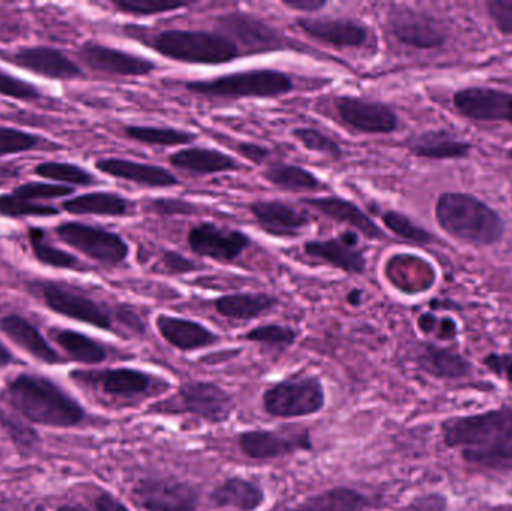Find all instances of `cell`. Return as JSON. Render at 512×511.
Segmentation results:
<instances>
[{
    "label": "cell",
    "instance_id": "cell-1",
    "mask_svg": "<svg viewBox=\"0 0 512 511\" xmlns=\"http://www.w3.org/2000/svg\"><path fill=\"white\" fill-rule=\"evenodd\" d=\"M444 443L459 449L469 464L493 471L512 470V408L454 417L442 425Z\"/></svg>",
    "mask_w": 512,
    "mask_h": 511
},
{
    "label": "cell",
    "instance_id": "cell-2",
    "mask_svg": "<svg viewBox=\"0 0 512 511\" xmlns=\"http://www.w3.org/2000/svg\"><path fill=\"white\" fill-rule=\"evenodd\" d=\"M5 398L24 419L50 428H74L86 411L62 387L38 374H18L6 383Z\"/></svg>",
    "mask_w": 512,
    "mask_h": 511
},
{
    "label": "cell",
    "instance_id": "cell-3",
    "mask_svg": "<svg viewBox=\"0 0 512 511\" xmlns=\"http://www.w3.org/2000/svg\"><path fill=\"white\" fill-rule=\"evenodd\" d=\"M439 227L454 239L474 246L501 242L505 224L495 209L466 192H444L435 204Z\"/></svg>",
    "mask_w": 512,
    "mask_h": 511
},
{
    "label": "cell",
    "instance_id": "cell-4",
    "mask_svg": "<svg viewBox=\"0 0 512 511\" xmlns=\"http://www.w3.org/2000/svg\"><path fill=\"white\" fill-rule=\"evenodd\" d=\"M144 42L161 56L189 65H225L242 54L239 45L218 30L168 29Z\"/></svg>",
    "mask_w": 512,
    "mask_h": 511
},
{
    "label": "cell",
    "instance_id": "cell-5",
    "mask_svg": "<svg viewBox=\"0 0 512 511\" xmlns=\"http://www.w3.org/2000/svg\"><path fill=\"white\" fill-rule=\"evenodd\" d=\"M185 89L195 95L219 99L277 98L294 90L285 72L271 68L248 69L209 80L186 81Z\"/></svg>",
    "mask_w": 512,
    "mask_h": 511
},
{
    "label": "cell",
    "instance_id": "cell-6",
    "mask_svg": "<svg viewBox=\"0 0 512 511\" xmlns=\"http://www.w3.org/2000/svg\"><path fill=\"white\" fill-rule=\"evenodd\" d=\"M265 413L280 419H295L319 413L325 407V390L318 377L288 378L262 395Z\"/></svg>",
    "mask_w": 512,
    "mask_h": 511
},
{
    "label": "cell",
    "instance_id": "cell-7",
    "mask_svg": "<svg viewBox=\"0 0 512 511\" xmlns=\"http://www.w3.org/2000/svg\"><path fill=\"white\" fill-rule=\"evenodd\" d=\"M218 32L233 39L246 53L259 54L285 50L286 38L270 23L248 12L233 11L218 17Z\"/></svg>",
    "mask_w": 512,
    "mask_h": 511
},
{
    "label": "cell",
    "instance_id": "cell-8",
    "mask_svg": "<svg viewBox=\"0 0 512 511\" xmlns=\"http://www.w3.org/2000/svg\"><path fill=\"white\" fill-rule=\"evenodd\" d=\"M388 29L400 44L417 50L442 47L448 39L447 30L438 18L408 6L391 9Z\"/></svg>",
    "mask_w": 512,
    "mask_h": 511
},
{
    "label": "cell",
    "instance_id": "cell-9",
    "mask_svg": "<svg viewBox=\"0 0 512 511\" xmlns=\"http://www.w3.org/2000/svg\"><path fill=\"white\" fill-rule=\"evenodd\" d=\"M57 234L87 257L104 264H120L129 257V245L119 236L104 228L81 222H66L57 228Z\"/></svg>",
    "mask_w": 512,
    "mask_h": 511
},
{
    "label": "cell",
    "instance_id": "cell-10",
    "mask_svg": "<svg viewBox=\"0 0 512 511\" xmlns=\"http://www.w3.org/2000/svg\"><path fill=\"white\" fill-rule=\"evenodd\" d=\"M334 108L345 125L364 134H393L399 128L396 111L384 102L342 95L334 99Z\"/></svg>",
    "mask_w": 512,
    "mask_h": 511
},
{
    "label": "cell",
    "instance_id": "cell-11",
    "mask_svg": "<svg viewBox=\"0 0 512 511\" xmlns=\"http://www.w3.org/2000/svg\"><path fill=\"white\" fill-rule=\"evenodd\" d=\"M252 240L243 231L219 227L212 222H203L189 230L188 245L200 257L219 263H233L242 257Z\"/></svg>",
    "mask_w": 512,
    "mask_h": 511
},
{
    "label": "cell",
    "instance_id": "cell-12",
    "mask_svg": "<svg viewBox=\"0 0 512 511\" xmlns=\"http://www.w3.org/2000/svg\"><path fill=\"white\" fill-rule=\"evenodd\" d=\"M174 408L194 414L209 423H224L230 419L234 401L227 390L207 381L183 384L174 398Z\"/></svg>",
    "mask_w": 512,
    "mask_h": 511
},
{
    "label": "cell",
    "instance_id": "cell-13",
    "mask_svg": "<svg viewBox=\"0 0 512 511\" xmlns=\"http://www.w3.org/2000/svg\"><path fill=\"white\" fill-rule=\"evenodd\" d=\"M457 113L474 122H505L512 125V93L492 87H466L453 96Z\"/></svg>",
    "mask_w": 512,
    "mask_h": 511
},
{
    "label": "cell",
    "instance_id": "cell-14",
    "mask_svg": "<svg viewBox=\"0 0 512 511\" xmlns=\"http://www.w3.org/2000/svg\"><path fill=\"white\" fill-rule=\"evenodd\" d=\"M42 294H44L48 308L56 314L89 324L96 329L113 332V314L102 303L83 296V294L57 287V285H45L42 288Z\"/></svg>",
    "mask_w": 512,
    "mask_h": 511
},
{
    "label": "cell",
    "instance_id": "cell-15",
    "mask_svg": "<svg viewBox=\"0 0 512 511\" xmlns=\"http://www.w3.org/2000/svg\"><path fill=\"white\" fill-rule=\"evenodd\" d=\"M135 498L146 511H197V491L188 483L170 479L141 480Z\"/></svg>",
    "mask_w": 512,
    "mask_h": 511
},
{
    "label": "cell",
    "instance_id": "cell-16",
    "mask_svg": "<svg viewBox=\"0 0 512 511\" xmlns=\"http://www.w3.org/2000/svg\"><path fill=\"white\" fill-rule=\"evenodd\" d=\"M357 246V231L348 230L333 239L310 240L304 243L303 249L304 254L313 260L322 261L348 275H363L367 269V260Z\"/></svg>",
    "mask_w": 512,
    "mask_h": 511
},
{
    "label": "cell",
    "instance_id": "cell-17",
    "mask_svg": "<svg viewBox=\"0 0 512 511\" xmlns=\"http://www.w3.org/2000/svg\"><path fill=\"white\" fill-rule=\"evenodd\" d=\"M298 29L309 38L336 48H360L369 41V29L354 18L300 17Z\"/></svg>",
    "mask_w": 512,
    "mask_h": 511
},
{
    "label": "cell",
    "instance_id": "cell-18",
    "mask_svg": "<svg viewBox=\"0 0 512 511\" xmlns=\"http://www.w3.org/2000/svg\"><path fill=\"white\" fill-rule=\"evenodd\" d=\"M239 447L243 455L255 461L283 458L300 450L312 449L307 431L285 434L280 431H248L240 434Z\"/></svg>",
    "mask_w": 512,
    "mask_h": 511
},
{
    "label": "cell",
    "instance_id": "cell-19",
    "mask_svg": "<svg viewBox=\"0 0 512 511\" xmlns=\"http://www.w3.org/2000/svg\"><path fill=\"white\" fill-rule=\"evenodd\" d=\"M80 57L87 66L96 71L123 77H146L156 69L152 60L95 42L84 44L80 50Z\"/></svg>",
    "mask_w": 512,
    "mask_h": 511
},
{
    "label": "cell",
    "instance_id": "cell-20",
    "mask_svg": "<svg viewBox=\"0 0 512 511\" xmlns=\"http://www.w3.org/2000/svg\"><path fill=\"white\" fill-rule=\"evenodd\" d=\"M300 203L303 206L310 207L316 212L322 213L325 218L331 221L346 224L352 230L360 233L361 236L369 240L387 239V234L373 222L357 204L346 198L336 197V195H328V197H306L301 198Z\"/></svg>",
    "mask_w": 512,
    "mask_h": 511
},
{
    "label": "cell",
    "instance_id": "cell-21",
    "mask_svg": "<svg viewBox=\"0 0 512 511\" xmlns=\"http://www.w3.org/2000/svg\"><path fill=\"white\" fill-rule=\"evenodd\" d=\"M252 216L265 233L276 237L297 236L303 228L309 227L306 213L291 204L279 200H259L249 206Z\"/></svg>",
    "mask_w": 512,
    "mask_h": 511
},
{
    "label": "cell",
    "instance_id": "cell-22",
    "mask_svg": "<svg viewBox=\"0 0 512 511\" xmlns=\"http://www.w3.org/2000/svg\"><path fill=\"white\" fill-rule=\"evenodd\" d=\"M96 168L116 179L128 180L147 188H176L179 177L174 176L167 168L144 162L129 161L122 158H107L96 161Z\"/></svg>",
    "mask_w": 512,
    "mask_h": 511
},
{
    "label": "cell",
    "instance_id": "cell-23",
    "mask_svg": "<svg viewBox=\"0 0 512 511\" xmlns=\"http://www.w3.org/2000/svg\"><path fill=\"white\" fill-rule=\"evenodd\" d=\"M159 335L180 351L203 350L218 344L219 336L198 321L161 314L156 317Z\"/></svg>",
    "mask_w": 512,
    "mask_h": 511
},
{
    "label": "cell",
    "instance_id": "cell-24",
    "mask_svg": "<svg viewBox=\"0 0 512 511\" xmlns=\"http://www.w3.org/2000/svg\"><path fill=\"white\" fill-rule=\"evenodd\" d=\"M12 62L36 74L57 78V80H72L83 75L80 66L56 48H23L12 57Z\"/></svg>",
    "mask_w": 512,
    "mask_h": 511
},
{
    "label": "cell",
    "instance_id": "cell-25",
    "mask_svg": "<svg viewBox=\"0 0 512 511\" xmlns=\"http://www.w3.org/2000/svg\"><path fill=\"white\" fill-rule=\"evenodd\" d=\"M168 161L174 168L200 176L233 173L243 168L233 156L210 147H185L170 155Z\"/></svg>",
    "mask_w": 512,
    "mask_h": 511
},
{
    "label": "cell",
    "instance_id": "cell-26",
    "mask_svg": "<svg viewBox=\"0 0 512 511\" xmlns=\"http://www.w3.org/2000/svg\"><path fill=\"white\" fill-rule=\"evenodd\" d=\"M406 146L417 158L435 159V161L468 158L472 150V144L469 141L460 140L444 129L414 135L409 138Z\"/></svg>",
    "mask_w": 512,
    "mask_h": 511
},
{
    "label": "cell",
    "instance_id": "cell-27",
    "mask_svg": "<svg viewBox=\"0 0 512 511\" xmlns=\"http://www.w3.org/2000/svg\"><path fill=\"white\" fill-rule=\"evenodd\" d=\"M0 329L14 342L15 345L47 365H57L62 362L59 353L48 344L47 339L26 318L18 315H8L0 320Z\"/></svg>",
    "mask_w": 512,
    "mask_h": 511
},
{
    "label": "cell",
    "instance_id": "cell-28",
    "mask_svg": "<svg viewBox=\"0 0 512 511\" xmlns=\"http://www.w3.org/2000/svg\"><path fill=\"white\" fill-rule=\"evenodd\" d=\"M210 500L221 509L256 511L265 503V492L251 480L230 477L213 489Z\"/></svg>",
    "mask_w": 512,
    "mask_h": 511
},
{
    "label": "cell",
    "instance_id": "cell-29",
    "mask_svg": "<svg viewBox=\"0 0 512 511\" xmlns=\"http://www.w3.org/2000/svg\"><path fill=\"white\" fill-rule=\"evenodd\" d=\"M213 305L222 317L249 321L273 311L279 305V299L267 293L227 294L218 297Z\"/></svg>",
    "mask_w": 512,
    "mask_h": 511
},
{
    "label": "cell",
    "instance_id": "cell-30",
    "mask_svg": "<svg viewBox=\"0 0 512 511\" xmlns=\"http://www.w3.org/2000/svg\"><path fill=\"white\" fill-rule=\"evenodd\" d=\"M418 365L427 374L436 378H463L469 375L472 365L468 359L448 348L426 344L418 353Z\"/></svg>",
    "mask_w": 512,
    "mask_h": 511
},
{
    "label": "cell",
    "instance_id": "cell-31",
    "mask_svg": "<svg viewBox=\"0 0 512 511\" xmlns=\"http://www.w3.org/2000/svg\"><path fill=\"white\" fill-rule=\"evenodd\" d=\"M102 392L114 398H137L146 395L152 386V377L131 368L108 369L95 375Z\"/></svg>",
    "mask_w": 512,
    "mask_h": 511
},
{
    "label": "cell",
    "instance_id": "cell-32",
    "mask_svg": "<svg viewBox=\"0 0 512 511\" xmlns=\"http://www.w3.org/2000/svg\"><path fill=\"white\" fill-rule=\"evenodd\" d=\"M63 207L74 215L125 216L132 203L114 192H92L65 201Z\"/></svg>",
    "mask_w": 512,
    "mask_h": 511
},
{
    "label": "cell",
    "instance_id": "cell-33",
    "mask_svg": "<svg viewBox=\"0 0 512 511\" xmlns=\"http://www.w3.org/2000/svg\"><path fill=\"white\" fill-rule=\"evenodd\" d=\"M369 507L366 495L351 488H333L301 501L292 511H364Z\"/></svg>",
    "mask_w": 512,
    "mask_h": 511
},
{
    "label": "cell",
    "instance_id": "cell-34",
    "mask_svg": "<svg viewBox=\"0 0 512 511\" xmlns=\"http://www.w3.org/2000/svg\"><path fill=\"white\" fill-rule=\"evenodd\" d=\"M262 177L271 185L289 192L316 191L321 188V180L300 165L274 162L262 171Z\"/></svg>",
    "mask_w": 512,
    "mask_h": 511
},
{
    "label": "cell",
    "instance_id": "cell-35",
    "mask_svg": "<svg viewBox=\"0 0 512 511\" xmlns=\"http://www.w3.org/2000/svg\"><path fill=\"white\" fill-rule=\"evenodd\" d=\"M57 344L74 362L83 365H101L107 360V351L98 342L75 330H57L54 333Z\"/></svg>",
    "mask_w": 512,
    "mask_h": 511
},
{
    "label": "cell",
    "instance_id": "cell-36",
    "mask_svg": "<svg viewBox=\"0 0 512 511\" xmlns=\"http://www.w3.org/2000/svg\"><path fill=\"white\" fill-rule=\"evenodd\" d=\"M126 135L131 140L147 146L174 147L182 144H191L197 140V135L191 131L177 128H164V126H128Z\"/></svg>",
    "mask_w": 512,
    "mask_h": 511
},
{
    "label": "cell",
    "instance_id": "cell-37",
    "mask_svg": "<svg viewBox=\"0 0 512 511\" xmlns=\"http://www.w3.org/2000/svg\"><path fill=\"white\" fill-rule=\"evenodd\" d=\"M381 219L391 233L396 234L397 237L406 240V242L415 243V245H430V243L436 242V237L432 233L424 230L423 227H418L417 224L412 222V219H409L403 213L396 212V210H388V212L382 213Z\"/></svg>",
    "mask_w": 512,
    "mask_h": 511
},
{
    "label": "cell",
    "instance_id": "cell-38",
    "mask_svg": "<svg viewBox=\"0 0 512 511\" xmlns=\"http://www.w3.org/2000/svg\"><path fill=\"white\" fill-rule=\"evenodd\" d=\"M29 239L33 254L41 263L59 267V269L81 270L80 261L74 255L60 251V249L54 248L50 243L45 242L44 231L32 228L29 231Z\"/></svg>",
    "mask_w": 512,
    "mask_h": 511
},
{
    "label": "cell",
    "instance_id": "cell-39",
    "mask_svg": "<svg viewBox=\"0 0 512 511\" xmlns=\"http://www.w3.org/2000/svg\"><path fill=\"white\" fill-rule=\"evenodd\" d=\"M297 338V330L289 326H282V324H264V326L254 327L243 335V339L246 341L277 348V350L292 347Z\"/></svg>",
    "mask_w": 512,
    "mask_h": 511
},
{
    "label": "cell",
    "instance_id": "cell-40",
    "mask_svg": "<svg viewBox=\"0 0 512 511\" xmlns=\"http://www.w3.org/2000/svg\"><path fill=\"white\" fill-rule=\"evenodd\" d=\"M292 135L295 140L300 141L301 146L306 147L310 152L319 153V155L327 156L331 159H340L343 156V149L336 140L330 135L324 134L315 128H301L292 129Z\"/></svg>",
    "mask_w": 512,
    "mask_h": 511
},
{
    "label": "cell",
    "instance_id": "cell-41",
    "mask_svg": "<svg viewBox=\"0 0 512 511\" xmlns=\"http://www.w3.org/2000/svg\"><path fill=\"white\" fill-rule=\"evenodd\" d=\"M36 174L44 179L57 180V182L74 183V185L89 186L96 182L89 171L83 170L74 164L63 162H44L36 167Z\"/></svg>",
    "mask_w": 512,
    "mask_h": 511
},
{
    "label": "cell",
    "instance_id": "cell-42",
    "mask_svg": "<svg viewBox=\"0 0 512 511\" xmlns=\"http://www.w3.org/2000/svg\"><path fill=\"white\" fill-rule=\"evenodd\" d=\"M195 2H167V0H113V5L125 14L149 17V15L165 14L177 9L189 8Z\"/></svg>",
    "mask_w": 512,
    "mask_h": 511
},
{
    "label": "cell",
    "instance_id": "cell-43",
    "mask_svg": "<svg viewBox=\"0 0 512 511\" xmlns=\"http://www.w3.org/2000/svg\"><path fill=\"white\" fill-rule=\"evenodd\" d=\"M0 213L6 216H51L57 215L59 210L56 207L44 206V204H33L30 201L18 198L17 195H2L0 197Z\"/></svg>",
    "mask_w": 512,
    "mask_h": 511
},
{
    "label": "cell",
    "instance_id": "cell-44",
    "mask_svg": "<svg viewBox=\"0 0 512 511\" xmlns=\"http://www.w3.org/2000/svg\"><path fill=\"white\" fill-rule=\"evenodd\" d=\"M38 141L35 135L0 126V156L35 149L38 146Z\"/></svg>",
    "mask_w": 512,
    "mask_h": 511
},
{
    "label": "cell",
    "instance_id": "cell-45",
    "mask_svg": "<svg viewBox=\"0 0 512 511\" xmlns=\"http://www.w3.org/2000/svg\"><path fill=\"white\" fill-rule=\"evenodd\" d=\"M0 423L3 429L8 432L15 446L24 450H33L38 446V435L29 426L21 423L20 420L14 419L12 416H6V413L0 411Z\"/></svg>",
    "mask_w": 512,
    "mask_h": 511
},
{
    "label": "cell",
    "instance_id": "cell-46",
    "mask_svg": "<svg viewBox=\"0 0 512 511\" xmlns=\"http://www.w3.org/2000/svg\"><path fill=\"white\" fill-rule=\"evenodd\" d=\"M72 188L51 183H26L15 189V195L23 200H51V198L66 197L72 194Z\"/></svg>",
    "mask_w": 512,
    "mask_h": 511
},
{
    "label": "cell",
    "instance_id": "cell-47",
    "mask_svg": "<svg viewBox=\"0 0 512 511\" xmlns=\"http://www.w3.org/2000/svg\"><path fill=\"white\" fill-rule=\"evenodd\" d=\"M149 210L155 215L171 218V216L194 215L198 212V206L182 198H155L150 201Z\"/></svg>",
    "mask_w": 512,
    "mask_h": 511
},
{
    "label": "cell",
    "instance_id": "cell-48",
    "mask_svg": "<svg viewBox=\"0 0 512 511\" xmlns=\"http://www.w3.org/2000/svg\"><path fill=\"white\" fill-rule=\"evenodd\" d=\"M0 95L30 101V99H38L41 93L27 81L18 80V78L0 71Z\"/></svg>",
    "mask_w": 512,
    "mask_h": 511
},
{
    "label": "cell",
    "instance_id": "cell-49",
    "mask_svg": "<svg viewBox=\"0 0 512 511\" xmlns=\"http://www.w3.org/2000/svg\"><path fill=\"white\" fill-rule=\"evenodd\" d=\"M486 8L496 29L504 35H512V0H487Z\"/></svg>",
    "mask_w": 512,
    "mask_h": 511
},
{
    "label": "cell",
    "instance_id": "cell-50",
    "mask_svg": "<svg viewBox=\"0 0 512 511\" xmlns=\"http://www.w3.org/2000/svg\"><path fill=\"white\" fill-rule=\"evenodd\" d=\"M161 267L170 276L188 275L200 269L195 261L189 260L177 251H165L162 254Z\"/></svg>",
    "mask_w": 512,
    "mask_h": 511
},
{
    "label": "cell",
    "instance_id": "cell-51",
    "mask_svg": "<svg viewBox=\"0 0 512 511\" xmlns=\"http://www.w3.org/2000/svg\"><path fill=\"white\" fill-rule=\"evenodd\" d=\"M483 363L496 377L512 384V356L510 354L492 353L484 357Z\"/></svg>",
    "mask_w": 512,
    "mask_h": 511
},
{
    "label": "cell",
    "instance_id": "cell-52",
    "mask_svg": "<svg viewBox=\"0 0 512 511\" xmlns=\"http://www.w3.org/2000/svg\"><path fill=\"white\" fill-rule=\"evenodd\" d=\"M236 149L240 155L245 156L248 161H251L252 164L255 165L265 164L271 155L270 149H268V147L261 146V144L239 143L237 144Z\"/></svg>",
    "mask_w": 512,
    "mask_h": 511
},
{
    "label": "cell",
    "instance_id": "cell-53",
    "mask_svg": "<svg viewBox=\"0 0 512 511\" xmlns=\"http://www.w3.org/2000/svg\"><path fill=\"white\" fill-rule=\"evenodd\" d=\"M406 511H447V500L438 494L424 495L412 501Z\"/></svg>",
    "mask_w": 512,
    "mask_h": 511
},
{
    "label": "cell",
    "instance_id": "cell-54",
    "mask_svg": "<svg viewBox=\"0 0 512 511\" xmlns=\"http://www.w3.org/2000/svg\"><path fill=\"white\" fill-rule=\"evenodd\" d=\"M286 8L300 12H319L327 6L325 0H282Z\"/></svg>",
    "mask_w": 512,
    "mask_h": 511
},
{
    "label": "cell",
    "instance_id": "cell-55",
    "mask_svg": "<svg viewBox=\"0 0 512 511\" xmlns=\"http://www.w3.org/2000/svg\"><path fill=\"white\" fill-rule=\"evenodd\" d=\"M95 507L98 511H131L122 501L117 500L111 494H101L95 501Z\"/></svg>",
    "mask_w": 512,
    "mask_h": 511
},
{
    "label": "cell",
    "instance_id": "cell-56",
    "mask_svg": "<svg viewBox=\"0 0 512 511\" xmlns=\"http://www.w3.org/2000/svg\"><path fill=\"white\" fill-rule=\"evenodd\" d=\"M436 338L442 339V341H450L457 336V323L451 318L445 317L442 320H438V326H436L435 333Z\"/></svg>",
    "mask_w": 512,
    "mask_h": 511
},
{
    "label": "cell",
    "instance_id": "cell-57",
    "mask_svg": "<svg viewBox=\"0 0 512 511\" xmlns=\"http://www.w3.org/2000/svg\"><path fill=\"white\" fill-rule=\"evenodd\" d=\"M439 318L436 317L435 314H421L420 318H418V329L424 333V335H433L436 330V326H438Z\"/></svg>",
    "mask_w": 512,
    "mask_h": 511
},
{
    "label": "cell",
    "instance_id": "cell-58",
    "mask_svg": "<svg viewBox=\"0 0 512 511\" xmlns=\"http://www.w3.org/2000/svg\"><path fill=\"white\" fill-rule=\"evenodd\" d=\"M12 362H14V356H12L11 351L0 342V369L6 368V366L11 365Z\"/></svg>",
    "mask_w": 512,
    "mask_h": 511
},
{
    "label": "cell",
    "instance_id": "cell-59",
    "mask_svg": "<svg viewBox=\"0 0 512 511\" xmlns=\"http://www.w3.org/2000/svg\"><path fill=\"white\" fill-rule=\"evenodd\" d=\"M361 302H363V291L358 290V288H354V290L349 291V293H348L349 305L360 306Z\"/></svg>",
    "mask_w": 512,
    "mask_h": 511
},
{
    "label": "cell",
    "instance_id": "cell-60",
    "mask_svg": "<svg viewBox=\"0 0 512 511\" xmlns=\"http://www.w3.org/2000/svg\"><path fill=\"white\" fill-rule=\"evenodd\" d=\"M56 511H89L86 507L74 506V504H68V506L59 507Z\"/></svg>",
    "mask_w": 512,
    "mask_h": 511
},
{
    "label": "cell",
    "instance_id": "cell-61",
    "mask_svg": "<svg viewBox=\"0 0 512 511\" xmlns=\"http://www.w3.org/2000/svg\"><path fill=\"white\" fill-rule=\"evenodd\" d=\"M507 156H508V159H511V161H512V149L508 150Z\"/></svg>",
    "mask_w": 512,
    "mask_h": 511
}]
</instances>
